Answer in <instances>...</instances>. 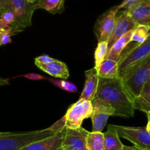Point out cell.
Here are the masks:
<instances>
[{"label":"cell","mask_w":150,"mask_h":150,"mask_svg":"<svg viewBox=\"0 0 150 150\" xmlns=\"http://www.w3.org/2000/svg\"><path fill=\"white\" fill-rule=\"evenodd\" d=\"M95 98H99L114 109V116L132 118L135 114L134 102L120 77L100 78Z\"/></svg>","instance_id":"cell-1"},{"label":"cell","mask_w":150,"mask_h":150,"mask_svg":"<svg viewBox=\"0 0 150 150\" xmlns=\"http://www.w3.org/2000/svg\"><path fill=\"white\" fill-rule=\"evenodd\" d=\"M56 134L49 128L23 132H3L0 135V150H20L23 147Z\"/></svg>","instance_id":"cell-2"},{"label":"cell","mask_w":150,"mask_h":150,"mask_svg":"<svg viewBox=\"0 0 150 150\" xmlns=\"http://www.w3.org/2000/svg\"><path fill=\"white\" fill-rule=\"evenodd\" d=\"M150 55V37L142 44H136L122 53L119 60V76L122 79Z\"/></svg>","instance_id":"cell-3"},{"label":"cell","mask_w":150,"mask_h":150,"mask_svg":"<svg viewBox=\"0 0 150 150\" xmlns=\"http://www.w3.org/2000/svg\"><path fill=\"white\" fill-rule=\"evenodd\" d=\"M150 78V55L122 78L125 88L133 100L140 95Z\"/></svg>","instance_id":"cell-4"},{"label":"cell","mask_w":150,"mask_h":150,"mask_svg":"<svg viewBox=\"0 0 150 150\" xmlns=\"http://www.w3.org/2000/svg\"><path fill=\"white\" fill-rule=\"evenodd\" d=\"M37 9L38 1L30 2L28 0H7L6 10L13 12L16 18V25L22 31L32 25V16Z\"/></svg>","instance_id":"cell-5"},{"label":"cell","mask_w":150,"mask_h":150,"mask_svg":"<svg viewBox=\"0 0 150 150\" xmlns=\"http://www.w3.org/2000/svg\"><path fill=\"white\" fill-rule=\"evenodd\" d=\"M92 112V101L79 99L72 104L66 113V128L70 129L81 128L83 120L91 118Z\"/></svg>","instance_id":"cell-6"},{"label":"cell","mask_w":150,"mask_h":150,"mask_svg":"<svg viewBox=\"0 0 150 150\" xmlns=\"http://www.w3.org/2000/svg\"><path fill=\"white\" fill-rule=\"evenodd\" d=\"M120 10V6H114L98 17L94 26V32L98 42L108 41L115 27L116 18Z\"/></svg>","instance_id":"cell-7"},{"label":"cell","mask_w":150,"mask_h":150,"mask_svg":"<svg viewBox=\"0 0 150 150\" xmlns=\"http://www.w3.org/2000/svg\"><path fill=\"white\" fill-rule=\"evenodd\" d=\"M113 126L120 137L128 140L136 146L150 150V132L146 127H132L114 124Z\"/></svg>","instance_id":"cell-8"},{"label":"cell","mask_w":150,"mask_h":150,"mask_svg":"<svg viewBox=\"0 0 150 150\" xmlns=\"http://www.w3.org/2000/svg\"><path fill=\"white\" fill-rule=\"evenodd\" d=\"M93 112L91 116L92 132H102L106 125L109 116H114V109L105 101L99 98L92 100Z\"/></svg>","instance_id":"cell-9"},{"label":"cell","mask_w":150,"mask_h":150,"mask_svg":"<svg viewBox=\"0 0 150 150\" xmlns=\"http://www.w3.org/2000/svg\"><path fill=\"white\" fill-rule=\"evenodd\" d=\"M137 26V24L130 18L127 12L125 10H122L120 14L117 15L115 27L108 41V49L119 38L130 31L133 30Z\"/></svg>","instance_id":"cell-10"},{"label":"cell","mask_w":150,"mask_h":150,"mask_svg":"<svg viewBox=\"0 0 150 150\" xmlns=\"http://www.w3.org/2000/svg\"><path fill=\"white\" fill-rule=\"evenodd\" d=\"M89 131L81 127L76 129H67L62 142L64 150H88L86 136Z\"/></svg>","instance_id":"cell-11"},{"label":"cell","mask_w":150,"mask_h":150,"mask_svg":"<svg viewBox=\"0 0 150 150\" xmlns=\"http://www.w3.org/2000/svg\"><path fill=\"white\" fill-rule=\"evenodd\" d=\"M66 130L67 128L48 138L32 143L20 150H64L62 142L65 136Z\"/></svg>","instance_id":"cell-12"},{"label":"cell","mask_w":150,"mask_h":150,"mask_svg":"<svg viewBox=\"0 0 150 150\" xmlns=\"http://www.w3.org/2000/svg\"><path fill=\"white\" fill-rule=\"evenodd\" d=\"M125 10L138 25H144L150 28L149 0H142L140 2Z\"/></svg>","instance_id":"cell-13"},{"label":"cell","mask_w":150,"mask_h":150,"mask_svg":"<svg viewBox=\"0 0 150 150\" xmlns=\"http://www.w3.org/2000/svg\"><path fill=\"white\" fill-rule=\"evenodd\" d=\"M99 76L95 67L85 71V84L79 99L92 101L98 90Z\"/></svg>","instance_id":"cell-14"},{"label":"cell","mask_w":150,"mask_h":150,"mask_svg":"<svg viewBox=\"0 0 150 150\" xmlns=\"http://www.w3.org/2000/svg\"><path fill=\"white\" fill-rule=\"evenodd\" d=\"M40 70L48 74L57 78L67 79L69 77V71L67 65L64 62L55 60L51 63L38 66Z\"/></svg>","instance_id":"cell-15"},{"label":"cell","mask_w":150,"mask_h":150,"mask_svg":"<svg viewBox=\"0 0 150 150\" xmlns=\"http://www.w3.org/2000/svg\"><path fill=\"white\" fill-rule=\"evenodd\" d=\"M133 31H130L125 35H123L120 38H119L114 44L112 46L108 49V54H107L106 59H111V60H116L118 62L120 58L122 53L124 51L126 47L131 42V38L132 34H133Z\"/></svg>","instance_id":"cell-16"},{"label":"cell","mask_w":150,"mask_h":150,"mask_svg":"<svg viewBox=\"0 0 150 150\" xmlns=\"http://www.w3.org/2000/svg\"><path fill=\"white\" fill-rule=\"evenodd\" d=\"M98 76L100 78L113 79L119 76V63L116 60L105 58L98 68Z\"/></svg>","instance_id":"cell-17"},{"label":"cell","mask_w":150,"mask_h":150,"mask_svg":"<svg viewBox=\"0 0 150 150\" xmlns=\"http://www.w3.org/2000/svg\"><path fill=\"white\" fill-rule=\"evenodd\" d=\"M104 135V150H122L123 144L120 139L118 133L113 124L108 126V129Z\"/></svg>","instance_id":"cell-18"},{"label":"cell","mask_w":150,"mask_h":150,"mask_svg":"<svg viewBox=\"0 0 150 150\" xmlns=\"http://www.w3.org/2000/svg\"><path fill=\"white\" fill-rule=\"evenodd\" d=\"M135 110L144 112L145 113L150 111V84L146 83L142 89L140 95L134 100Z\"/></svg>","instance_id":"cell-19"},{"label":"cell","mask_w":150,"mask_h":150,"mask_svg":"<svg viewBox=\"0 0 150 150\" xmlns=\"http://www.w3.org/2000/svg\"><path fill=\"white\" fill-rule=\"evenodd\" d=\"M65 0H38V9H43L51 14L62 13Z\"/></svg>","instance_id":"cell-20"},{"label":"cell","mask_w":150,"mask_h":150,"mask_svg":"<svg viewBox=\"0 0 150 150\" xmlns=\"http://www.w3.org/2000/svg\"><path fill=\"white\" fill-rule=\"evenodd\" d=\"M88 150H104V135L102 132H89L86 136Z\"/></svg>","instance_id":"cell-21"},{"label":"cell","mask_w":150,"mask_h":150,"mask_svg":"<svg viewBox=\"0 0 150 150\" xmlns=\"http://www.w3.org/2000/svg\"><path fill=\"white\" fill-rule=\"evenodd\" d=\"M0 28L2 29H8L11 28L14 34L21 32L18 26L16 25V18L13 12L7 10L3 12L1 18H0Z\"/></svg>","instance_id":"cell-22"},{"label":"cell","mask_w":150,"mask_h":150,"mask_svg":"<svg viewBox=\"0 0 150 150\" xmlns=\"http://www.w3.org/2000/svg\"><path fill=\"white\" fill-rule=\"evenodd\" d=\"M150 37V28L144 25H138L133 31L131 42L142 44Z\"/></svg>","instance_id":"cell-23"},{"label":"cell","mask_w":150,"mask_h":150,"mask_svg":"<svg viewBox=\"0 0 150 150\" xmlns=\"http://www.w3.org/2000/svg\"><path fill=\"white\" fill-rule=\"evenodd\" d=\"M108 52V41H101L98 42V46L95 51V68H98L100 63L106 57Z\"/></svg>","instance_id":"cell-24"},{"label":"cell","mask_w":150,"mask_h":150,"mask_svg":"<svg viewBox=\"0 0 150 150\" xmlns=\"http://www.w3.org/2000/svg\"><path fill=\"white\" fill-rule=\"evenodd\" d=\"M48 80L54 84V85L57 86L58 88H61V89L64 90V91H68V92L75 93L77 92L78 89L76 85L72 82H69V81L65 80V79H61V80H55L53 79H48Z\"/></svg>","instance_id":"cell-25"},{"label":"cell","mask_w":150,"mask_h":150,"mask_svg":"<svg viewBox=\"0 0 150 150\" xmlns=\"http://www.w3.org/2000/svg\"><path fill=\"white\" fill-rule=\"evenodd\" d=\"M66 117L65 116H63L62 118L59 119V121H57V122H55L54 124H53L51 126H50L49 129H51L52 131H54V132L57 133V132H62V131L64 130V129H66Z\"/></svg>","instance_id":"cell-26"},{"label":"cell","mask_w":150,"mask_h":150,"mask_svg":"<svg viewBox=\"0 0 150 150\" xmlns=\"http://www.w3.org/2000/svg\"><path fill=\"white\" fill-rule=\"evenodd\" d=\"M56 59H54L53 57H50L48 54H42V55L39 56V57H36L35 59V64L37 66H41V65H45L47 63H51V62L54 61Z\"/></svg>","instance_id":"cell-27"},{"label":"cell","mask_w":150,"mask_h":150,"mask_svg":"<svg viewBox=\"0 0 150 150\" xmlns=\"http://www.w3.org/2000/svg\"><path fill=\"white\" fill-rule=\"evenodd\" d=\"M141 1H142V0H123L122 2L120 4H119L120 10H127V9L130 8V7L134 6L135 4L140 2Z\"/></svg>","instance_id":"cell-28"},{"label":"cell","mask_w":150,"mask_h":150,"mask_svg":"<svg viewBox=\"0 0 150 150\" xmlns=\"http://www.w3.org/2000/svg\"><path fill=\"white\" fill-rule=\"evenodd\" d=\"M24 77L27 78V79H31V80H41V79H48V78L45 77V76H42L40 74H38L35 73H29L26 74L22 75Z\"/></svg>","instance_id":"cell-29"},{"label":"cell","mask_w":150,"mask_h":150,"mask_svg":"<svg viewBox=\"0 0 150 150\" xmlns=\"http://www.w3.org/2000/svg\"><path fill=\"white\" fill-rule=\"evenodd\" d=\"M122 150H146L144 149L140 148L139 146H123V148Z\"/></svg>","instance_id":"cell-30"},{"label":"cell","mask_w":150,"mask_h":150,"mask_svg":"<svg viewBox=\"0 0 150 150\" xmlns=\"http://www.w3.org/2000/svg\"><path fill=\"white\" fill-rule=\"evenodd\" d=\"M7 4V0H0V11H1V13H3V12L6 10Z\"/></svg>","instance_id":"cell-31"},{"label":"cell","mask_w":150,"mask_h":150,"mask_svg":"<svg viewBox=\"0 0 150 150\" xmlns=\"http://www.w3.org/2000/svg\"><path fill=\"white\" fill-rule=\"evenodd\" d=\"M146 116H147V120H148L147 125H146V129H147V130L150 132V111L148 112V113H146Z\"/></svg>","instance_id":"cell-32"},{"label":"cell","mask_w":150,"mask_h":150,"mask_svg":"<svg viewBox=\"0 0 150 150\" xmlns=\"http://www.w3.org/2000/svg\"><path fill=\"white\" fill-rule=\"evenodd\" d=\"M3 31H4V29H2V28H0V38H1V34H2Z\"/></svg>","instance_id":"cell-33"},{"label":"cell","mask_w":150,"mask_h":150,"mask_svg":"<svg viewBox=\"0 0 150 150\" xmlns=\"http://www.w3.org/2000/svg\"><path fill=\"white\" fill-rule=\"evenodd\" d=\"M29 1H30V2H36V1H38V0H28Z\"/></svg>","instance_id":"cell-34"},{"label":"cell","mask_w":150,"mask_h":150,"mask_svg":"<svg viewBox=\"0 0 150 150\" xmlns=\"http://www.w3.org/2000/svg\"><path fill=\"white\" fill-rule=\"evenodd\" d=\"M1 15H2V13H1V11H0V18H1Z\"/></svg>","instance_id":"cell-35"},{"label":"cell","mask_w":150,"mask_h":150,"mask_svg":"<svg viewBox=\"0 0 150 150\" xmlns=\"http://www.w3.org/2000/svg\"><path fill=\"white\" fill-rule=\"evenodd\" d=\"M148 83H149V84H150V78H149V81H148Z\"/></svg>","instance_id":"cell-36"},{"label":"cell","mask_w":150,"mask_h":150,"mask_svg":"<svg viewBox=\"0 0 150 150\" xmlns=\"http://www.w3.org/2000/svg\"><path fill=\"white\" fill-rule=\"evenodd\" d=\"M2 133H3L2 132H0V135H1V134H2Z\"/></svg>","instance_id":"cell-37"},{"label":"cell","mask_w":150,"mask_h":150,"mask_svg":"<svg viewBox=\"0 0 150 150\" xmlns=\"http://www.w3.org/2000/svg\"><path fill=\"white\" fill-rule=\"evenodd\" d=\"M149 1H150V0H149Z\"/></svg>","instance_id":"cell-38"}]
</instances>
